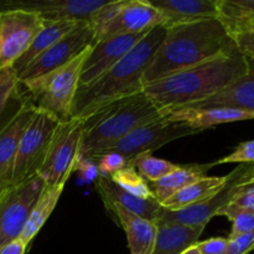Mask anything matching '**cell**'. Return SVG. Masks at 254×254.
I'll return each mask as SVG.
<instances>
[{
  "label": "cell",
  "mask_w": 254,
  "mask_h": 254,
  "mask_svg": "<svg viewBox=\"0 0 254 254\" xmlns=\"http://www.w3.org/2000/svg\"><path fill=\"white\" fill-rule=\"evenodd\" d=\"M60 122L51 114L36 108L17 148L9 185H17L39 175L54 134Z\"/></svg>",
  "instance_id": "8992f818"
},
{
  "label": "cell",
  "mask_w": 254,
  "mask_h": 254,
  "mask_svg": "<svg viewBox=\"0 0 254 254\" xmlns=\"http://www.w3.org/2000/svg\"><path fill=\"white\" fill-rule=\"evenodd\" d=\"M253 254H254V248H253Z\"/></svg>",
  "instance_id": "f35d334b"
},
{
  "label": "cell",
  "mask_w": 254,
  "mask_h": 254,
  "mask_svg": "<svg viewBox=\"0 0 254 254\" xmlns=\"http://www.w3.org/2000/svg\"><path fill=\"white\" fill-rule=\"evenodd\" d=\"M46 21L25 10L0 11V71L11 68L27 51Z\"/></svg>",
  "instance_id": "8fae6325"
},
{
  "label": "cell",
  "mask_w": 254,
  "mask_h": 254,
  "mask_svg": "<svg viewBox=\"0 0 254 254\" xmlns=\"http://www.w3.org/2000/svg\"><path fill=\"white\" fill-rule=\"evenodd\" d=\"M168 20V27L206 19H218L216 0H149Z\"/></svg>",
  "instance_id": "44dd1931"
},
{
  "label": "cell",
  "mask_w": 254,
  "mask_h": 254,
  "mask_svg": "<svg viewBox=\"0 0 254 254\" xmlns=\"http://www.w3.org/2000/svg\"><path fill=\"white\" fill-rule=\"evenodd\" d=\"M78 22L79 21H73V20H60V21L46 22L41 31L35 37L31 46L11 67L15 74L17 76L22 69L26 68L42 52L49 50L52 45L56 44L59 40H61L64 35H67L71 30H73Z\"/></svg>",
  "instance_id": "d4e9b609"
},
{
  "label": "cell",
  "mask_w": 254,
  "mask_h": 254,
  "mask_svg": "<svg viewBox=\"0 0 254 254\" xmlns=\"http://www.w3.org/2000/svg\"><path fill=\"white\" fill-rule=\"evenodd\" d=\"M45 186L36 175L0 190V247L20 237Z\"/></svg>",
  "instance_id": "ba28073f"
},
{
  "label": "cell",
  "mask_w": 254,
  "mask_h": 254,
  "mask_svg": "<svg viewBox=\"0 0 254 254\" xmlns=\"http://www.w3.org/2000/svg\"><path fill=\"white\" fill-rule=\"evenodd\" d=\"M228 181L226 176H205L195 183L190 184L183 190L178 191L161 203V207L168 211H178L197 203L205 202L220 192Z\"/></svg>",
  "instance_id": "7402d4cb"
},
{
  "label": "cell",
  "mask_w": 254,
  "mask_h": 254,
  "mask_svg": "<svg viewBox=\"0 0 254 254\" xmlns=\"http://www.w3.org/2000/svg\"><path fill=\"white\" fill-rule=\"evenodd\" d=\"M83 121L71 118L60 123L39 171L46 186L66 185L79 163Z\"/></svg>",
  "instance_id": "52a82bcc"
},
{
  "label": "cell",
  "mask_w": 254,
  "mask_h": 254,
  "mask_svg": "<svg viewBox=\"0 0 254 254\" xmlns=\"http://www.w3.org/2000/svg\"><path fill=\"white\" fill-rule=\"evenodd\" d=\"M168 27V20L149 0H127L121 11L96 34V42L119 35L148 32L154 27Z\"/></svg>",
  "instance_id": "5bb4252c"
},
{
  "label": "cell",
  "mask_w": 254,
  "mask_h": 254,
  "mask_svg": "<svg viewBox=\"0 0 254 254\" xmlns=\"http://www.w3.org/2000/svg\"><path fill=\"white\" fill-rule=\"evenodd\" d=\"M189 108H215L227 107L241 111L254 112V61L248 60V69L246 73L221 89L213 96L190 104Z\"/></svg>",
  "instance_id": "ac0fdd59"
},
{
  "label": "cell",
  "mask_w": 254,
  "mask_h": 254,
  "mask_svg": "<svg viewBox=\"0 0 254 254\" xmlns=\"http://www.w3.org/2000/svg\"><path fill=\"white\" fill-rule=\"evenodd\" d=\"M216 165H221V164H231V163H238V164H254V139L253 140L243 141L241 143L230 155L225 156V158L220 159L217 161H213Z\"/></svg>",
  "instance_id": "836d02e7"
},
{
  "label": "cell",
  "mask_w": 254,
  "mask_h": 254,
  "mask_svg": "<svg viewBox=\"0 0 254 254\" xmlns=\"http://www.w3.org/2000/svg\"><path fill=\"white\" fill-rule=\"evenodd\" d=\"M89 161L96 164L98 173L104 176H111L112 174L117 173L128 164V161L123 156L116 153H106L103 155L96 156Z\"/></svg>",
  "instance_id": "d6a6232c"
},
{
  "label": "cell",
  "mask_w": 254,
  "mask_h": 254,
  "mask_svg": "<svg viewBox=\"0 0 254 254\" xmlns=\"http://www.w3.org/2000/svg\"><path fill=\"white\" fill-rule=\"evenodd\" d=\"M227 252L226 254H250L254 248V232L227 238Z\"/></svg>",
  "instance_id": "e575fe53"
},
{
  "label": "cell",
  "mask_w": 254,
  "mask_h": 254,
  "mask_svg": "<svg viewBox=\"0 0 254 254\" xmlns=\"http://www.w3.org/2000/svg\"><path fill=\"white\" fill-rule=\"evenodd\" d=\"M218 19L169 26L143 76V86L215 59L235 46Z\"/></svg>",
  "instance_id": "6da1fadb"
},
{
  "label": "cell",
  "mask_w": 254,
  "mask_h": 254,
  "mask_svg": "<svg viewBox=\"0 0 254 254\" xmlns=\"http://www.w3.org/2000/svg\"><path fill=\"white\" fill-rule=\"evenodd\" d=\"M109 179L130 195L140 198H155L148 181L130 164H127L123 169L112 174Z\"/></svg>",
  "instance_id": "f1b7e54d"
},
{
  "label": "cell",
  "mask_w": 254,
  "mask_h": 254,
  "mask_svg": "<svg viewBox=\"0 0 254 254\" xmlns=\"http://www.w3.org/2000/svg\"><path fill=\"white\" fill-rule=\"evenodd\" d=\"M228 203L238 210L254 213V164L250 166L236 184L235 191Z\"/></svg>",
  "instance_id": "f546056e"
},
{
  "label": "cell",
  "mask_w": 254,
  "mask_h": 254,
  "mask_svg": "<svg viewBox=\"0 0 254 254\" xmlns=\"http://www.w3.org/2000/svg\"><path fill=\"white\" fill-rule=\"evenodd\" d=\"M181 254H202V253H201V251L198 250L197 243H196V245L191 246V247H189L188 250L184 251V252L181 253Z\"/></svg>",
  "instance_id": "74e56055"
},
{
  "label": "cell",
  "mask_w": 254,
  "mask_h": 254,
  "mask_svg": "<svg viewBox=\"0 0 254 254\" xmlns=\"http://www.w3.org/2000/svg\"><path fill=\"white\" fill-rule=\"evenodd\" d=\"M248 59L237 46L191 68L145 84L144 93L163 111L190 106L213 96L246 73Z\"/></svg>",
  "instance_id": "7a4b0ae2"
},
{
  "label": "cell",
  "mask_w": 254,
  "mask_h": 254,
  "mask_svg": "<svg viewBox=\"0 0 254 254\" xmlns=\"http://www.w3.org/2000/svg\"><path fill=\"white\" fill-rule=\"evenodd\" d=\"M218 20L231 37L254 32V0H216Z\"/></svg>",
  "instance_id": "484cf974"
},
{
  "label": "cell",
  "mask_w": 254,
  "mask_h": 254,
  "mask_svg": "<svg viewBox=\"0 0 254 254\" xmlns=\"http://www.w3.org/2000/svg\"><path fill=\"white\" fill-rule=\"evenodd\" d=\"M155 242L150 254H181L191 246L200 242L206 226L189 227L181 225H156Z\"/></svg>",
  "instance_id": "603a6c76"
},
{
  "label": "cell",
  "mask_w": 254,
  "mask_h": 254,
  "mask_svg": "<svg viewBox=\"0 0 254 254\" xmlns=\"http://www.w3.org/2000/svg\"><path fill=\"white\" fill-rule=\"evenodd\" d=\"M128 164L135 168V170L148 183H155V181L165 178L166 175H169L179 168V165H176V164H173L165 159L155 158L150 153L140 154V155L131 159Z\"/></svg>",
  "instance_id": "83f0119b"
},
{
  "label": "cell",
  "mask_w": 254,
  "mask_h": 254,
  "mask_svg": "<svg viewBox=\"0 0 254 254\" xmlns=\"http://www.w3.org/2000/svg\"><path fill=\"white\" fill-rule=\"evenodd\" d=\"M215 166V163L210 164H190V165H179L175 171L166 175L165 178L149 183L154 197L159 203H163L178 191L183 190L190 184L205 178L207 171Z\"/></svg>",
  "instance_id": "cb8c5ba5"
},
{
  "label": "cell",
  "mask_w": 254,
  "mask_h": 254,
  "mask_svg": "<svg viewBox=\"0 0 254 254\" xmlns=\"http://www.w3.org/2000/svg\"><path fill=\"white\" fill-rule=\"evenodd\" d=\"M104 0H2L0 11L25 10L37 14L46 22L60 20H88L96 10L103 6Z\"/></svg>",
  "instance_id": "9a60e30c"
},
{
  "label": "cell",
  "mask_w": 254,
  "mask_h": 254,
  "mask_svg": "<svg viewBox=\"0 0 254 254\" xmlns=\"http://www.w3.org/2000/svg\"><path fill=\"white\" fill-rule=\"evenodd\" d=\"M200 131L201 130L198 129L192 128L185 123L174 122L165 117H161V118L149 122V123L136 128L123 139L102 151L99 155H103L106 153H116L123 156L129 163L131 159L140 154H153V151L158 150L170 141L184 138V136L195 135Z\"/></svg>",
  "instance_id": "9c48e42d"
},
{
  "label": "cell",
  "mask_w": 254,
  "mask_h": 254,
  "mask_svg": "<svg viewBox=\"0 0 254 254\" xmlns=\"http://www.w3.org/2000/svg\"><path fill=\"white\" fill-rule=\"evenodd\" d=\"M17 86L19 81L12 68H5L0 71V118L11 97L17 91Z\"/></svg>",
  "instance_id": "1f68e13d"
},
{
  "label": "cell",
  "mask_w": 254,
  "mask_h": 254,
  "mask_svg": "<svg viewBox=\"0 0 254 254\" xmlns=\"http://www.w3.org/2000/svg\"><path fill=\"white\" fill-rule=\"evenodd\" d=\"M238 51L248 60L254 61V32H245L232 37Z\"/></svg>",
  "instance_id": "d590c367"
},
{
  "label": "cell",
  "mask_w": 254,
  "mask_h": 254,
  "mask_svg": "<svg viewBox=\"0 0 254 254\" xmlns=\"http://www.w3.org/2000/svg\"><path fill=\"white\" fill-rule=\"evenodd\" d=\"M89 50L91 47L61 68L22 83L29 92V99L32 104L40 111L51 114L60 123L71 119V109L78 89L82 64Z\"/></svg>",
  "instance_id": "5b68a950"
},
{
  "label": "cell",
  "mask_w": 254,
  "mask_h": 254,
  "mask_svg": "<svg viewBox=\"0 0 254 254\" xmlns=\"http://www.w3.org/2000/svg\"><path fill=\"white\" fill-rule=\"evenodd\" d=\"M161 114L170 121L181 122L201 131L218 124L254 119V112L241 111V109L227 108V107H215V108L179 107V108L163 111Z\"/></svg>",
  "instance_id": "e0dca14e"
},
{
  "label": "cell",
  "mask_w": 254,
  "mask_h": 254,
  "mask_svg": "<svg viewBox=\"0 0 254 254\" xmlns=\"http://www.w3.org/2000/svg\"><path fill=\"white\" fill-rule=\"evenodd\" d=\"M103 202L106 208L114 213L123 227L130 254H150L158 232L155 223L133 215L112 201L104 200Z\"/></svg>",
  "instance_id": "ffe728a7"
},
{
  "label": "cell",
  "mask_w": 254,
  "mask_h": 254,
  "mask_svg": "<svg viewBox=\"0 0 254 254\" xmlns=\"http://www.w3.org/2000/svg\"><path fill=\"white\" fill-rule=\"evenodd\" d=\"M161 117L144 91L108 104L83 121L79 158L89 160L99 155L136 128Z\"/></svg>",
  "instance_id": "277c9868"
},
{
  "label": "cell",
  "mask_w": 254,
  "mask_h": 254,
  "mask_svg": "<svg viewBox=\"0 0 254 254\" xmlns=\"http://www.w3.org/2000/svg\"><path fill=\"white\" fill-rule=\"evenodd\" d=\"M251 165L252 164H241L232 173L228 174V181L223 186L222 190L218 193H216L208 201L178 211H168L163 208L155 225L166 223V225H181L189 226V227L206 226L210 222L211 218L216 217V213L223 206H226L230 202L231 197L233 195V191H235L236 184L242 178L243 174L250 169Z\"/></svg>",
  "instance_id": "4fadbf2b"
},
{
  "label": "cell",
  "mask_w": 254,
  "mask_h": 254,
  "mask_svg": "<svg viewBox=\"0 0 254 254\" xmlns=\"http://www.w3.org/2000/svg\"><path fill=\"white\" fill-rule=\"evenodd\" d=\"M216 216H223L232 222V230L228 238L254 232V213L238 210L231 203H227L216 213Z\"/></svg>",
  "instance_id": "4dcf8cb0"
},
{
  "label": "cell",
  "mask_w": 254,
  "mask_h": 254,
  "mask_svg": "<svg viewBox=\"0 0 254 254\" xmlns=\"http://www.w3.org/2000/svg\"><path fill=\"white\" fill-rule=\"evenodd\" d=\"M94 186H96V190L101 196L102 201H112L133 215L139 216V217L150 221L153 223H156L161 210H163L156 198H140L130 195L123 189L119 188L118 185H116L109 179V176L98 174V176L94 179Z\"/></svg>",
  "instance_id": "d6986e66"
},
{
  "label": "cell",
  "mask_w": 254,
  "mask_h": 254,
  "mask_svg": "<svg viewBox=\"0 0 254 254\" xmlns=\"http://www.w3.org/2000/svg\"><path fill=\"white\" fill-rule=\"evenodd\" d=\"M96 44L94 30L87 20H82L73 30L64 35L61 40L52 45L49 50L42 52L26 68L17 74L19 84L34 81L46 76L50 72L61 68L64 64L73 61L86 50Z\"/></svg>",
  "instance_id": "30bf717a"
},
{
  "label": "cell",
  "mask_w": 254,
  "mask_h": 254,
  "mask_svg": "<svg viewBox=\"0 0 254 254\" xmlns=\"http://www.w3.org/2000/svg\"><path fill=\"white\" fill-rule=\"evenodd\" d=\"M166 30L165 26L154 27L96 82L78 87L72 104L71 118L86 121L108 104L143 91L144 72L165 37Z\"/></svg>",
  "instance_id": "3957f363"
},
{
  "label": "cell",
  "mask_w": 254,
  "mask_h": 254,
  "mask_svg": "<svg viewBox=\"0 0 254 254\" xmlns=\"http://www.w3.org/2000/svg\"><path fill=\"white\" fill-rule=\"evenodd\" d=\"M27 245H25L20 238L6 243L0 247V254H25L26 253Z\"/></svg>",
  "instance_id": "8d00e7d4"
},
{
  "label": "cell",
  "mask_w": 254,
  "mask_h": 254,
  "mask_svg": "<svg viewBox=\"0 0 254 254\" xmlns=\"http://www.w3.org/2000/svg\"><path fill=\"white\" fill-rule=\"evenodd\" d=\"M64 185L45 186L44 191L40 195L39 200H37L36 205H35L34 210H32L31 215H30L29 221H27L24 231H22L19 237L25 245L29 246L32 238L44 227L47 218L54 212L55 207H56L57 202H59L60 197H61L62 192H64Z\"/></svg>",
  "instance_id": "4316f807"
},
{
  "label": "cell",
  "mask_w": 254,
  "mask_h": 254,
  "mask_svg": "<svg viewBox=\"0 0 254 254\" xmlns=\"http://www.w3.org/2000/svg\"><path fill=\"white\" fill-rule=\"evenodd\" d=\"M148 32L119 35L97 41L91 47L82 64L78 87H86L96 82L139 44Z\"/></svg>",
  "instance_id": "7c38bea8"
},
{
  "label": "cell",
  "mask_w": 254,
  "mask_h": 254,
  "mask_svg": "<svg viewBox=\"0 0 254 254\" xmlns=\"http://www.w3.org/2000/svg\"><path fill=\"white\" fill-rule=\"evenodd\" d=\"M35 112L36 107L27 98L0 128V190L9 185L19 143Z\"/></svg>",
  "instance_id": "2e32d148"
}]
</instances>
